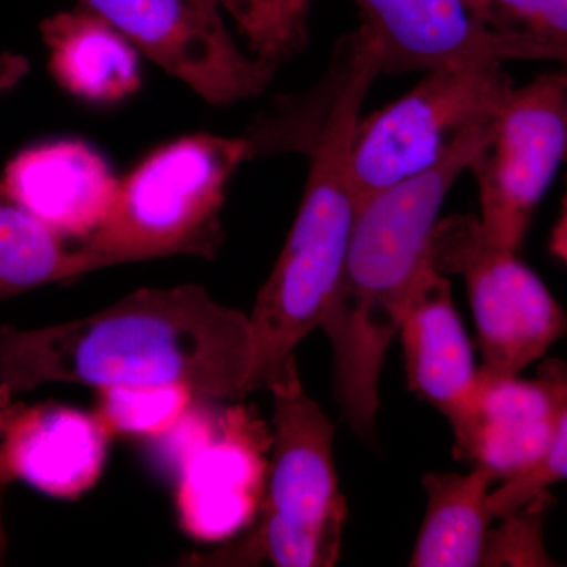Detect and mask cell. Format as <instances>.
Segmentation results:
<instances>
[{"mask_svg":"<svg viewBox=\"0 0 567 567\" xmlns=\"http://www.w3.org/2000/svg\"><path fill=\"white\" fill-rule=\"evenodd\" d=\"M237 24L249 52L275 71L309 47L315 0H218Z\"/></svg>","mask_w":567,"mask_h":567,"instance_id":"19","label":"cell"},{"mask_svg":"<svg viewBox=\"0 0 567 567\" xmlns=\"http://www.w3.org/2000/svg\"><path fill=\"white\" fill-rule=\"evenodd\" d=\"M431 260L443 275L464 279L483 358L481 371L520 375L566 338V309L518 252L488 240L477 216L440 219Z\"/></svg>","mask_w":567,"mask_h":567,"instance_id":"7","label":"cell"},{"mask_svg":"<svg viewBox=\"0 0 567 567\" xmlns=\"http://www.w3.org/2000/svg\"><path fill=\"white\" fill-rule=\"evenodd\" d=\"M274 398L271 458L251 532L192 565L330 567L341 557L347 502L336 473L334 425L308 394L295 354L265 385Z\"/></svg>","mask_w":567,"mask_h":567,"instance_id":"4","label":"cell"},{"mask_svg":"<svg viewBox=\"0 0 567 567\" xmlns=\"http://www.w3.org/2000/svg\"><path fill=\"white\" fill-rule=\"evenodd\" d=\"M249 317L197 284L126 295L84 319L21 330L0 327V386L10 395L41 385H178L196 398L251 393Z\"/></svg>","mask_w":567,"mask_h":567,"instance_id":"2","label":"cell"},{"mask_svg":"<svg viewBox=\"0 0 567 567\" xmlns=\"http://www.w3.org/2000/svg\"><path fill=\"white\" fill-rule=\"evenodd\" d=\"M470 11L502 35L535 43L567 65V0H464Z\"/></svg>","mask_w":567,"mask_h":567,"instance_id":"21","label":"cell"},{"mask_svg":"<svg viewBox=\"0 0 567 567\" xmlns=\"http://www.w3.org/2000/svg\"><path fill=\"white\" fill-rule=\"evenodd\" d=\"M361 24L382 48L383 73L427 71L458 59L548 61L555 55L529 41L494 32L464 0H353Z\"/></svg>","mask_w":567,"mask_h":567,"instance_id":"12","label":"cell"},{"mask_svg":"<svg viewBox=\"0 0 567 567\" xmlns=\"http://www.w3.org/2000/svg\"><path fill=\"white\" fill-rule=\"evenodd\" d=\"M11 395L0 386V436H2L3 424H6L7 412L10 409Z\"/></svg>","mask_w":567,"mask_h":567,"instance_id":"26","label":"cell"},{"mask_svg":"<svg viewBox=\"0 0 567 567\" xmlns=\"http://www.w3.org/2000/svg\"><path fill=\"white\" fill-rule=\"evenodd\" d=\"M382 73L379 41L357 28L338 40L327 73L311 91L276 96L245 130L252 159L290 152L309 162L292 229L248 316L251 393L265 388L295 347L320 328L341 284L358 210L352 136Z\"/></svg>","mask_w":567,"mask_h":567,"instance_id":"1","label":"cell"},{"mask_svg":"<svg viewBox=\"0 0 567 567\" xmlns=\"http://www.w3.org/2000/svg\"><path fill=\"white\" fill-rule=\"evenodd\" d=\"M270 435L248 409L234 406L215 434L189 451L175 492L186 535L221 540L251 527L267 487Z\"/></svg>","mask_w":567,"mask_h":567,"instance_id":"10","label":"cell"},{"mask_svg":"<svg viewBox=\"0 0 567 567\" xmlns=\"http://www.w3.org/2000/svg\"><path fill=\"white\" fill-rule=\"evenodd\" d=\"M87 274L82 241L40 221L0 182V301Z\"/></svg>","mask_w":567,"mask_h":567,"instance_id":"18","label":"cell"},{"mask_svg":"<svg viewBox=\"0 0 567 567\" xmlns=\"http://www.w3.org/2000/svg\"><path fill=\"white\" fill-rule=\"evenodd\" d=\"M398 338L410 390L439 410L457 435L475 406L480 368L450 279L432 262L417 278Z\"/></svg>","mask_w":567,"mask_h":567,"instance_id":"13","label":"cell"},{"mask_svg":"<svg viewBox=\"0 0 567 567\" xmlns=\"http://www.w3.org/2000/svg\"><path fill=\"white\" fill-rule=\"evenodd\" d=\"M144 58L215 106L256 99L276 71L238 48L218 0H80Z\"/></svg>","mask_w":567,"mask_h":567,"instance_id":"9","label":"cell"},{"mask_svg":"<svg viewBox=\"0 0 567 567\" xmlns=\"http://www.w3.org/2000/svg\"><path fill=\"white\" fill-rule=\"evenodd\" d=\"M563 481H567V410L543 461L524 475L503 481L498 487H494L491 494L492 513L496 518L505 516Z\"/></svg>","mask_w":567,"mask_h":567,"instance_id":"23","label":"cell"},{"mask_svg":"<svg viewBox=\"0 0 567 567\" xmlns=\"http://www.w3.org/2000/svg\"><path fill=\"white\" fill-rule=\"evenodd\" d=\"M48 66L63 91L96 104L130 99L141 89V54L110 21L84 6L40 24Z\"/></svg>","mask_w":567,"mask_h":567,"instance_id":"16","label":"cell"},{"mask_svg":"<svg viewBox=\"0 0 567 567\" xmlns=\"http://www.w3.org/2000/svg\"><path fill=\"white\" fill-rule=\"evenodd\" d=\"M496 477L483 465L468 473H427L423 487L427 507L410 566H483L495 514L491 494Z\"/></svg>","mask_w":567,"mask_h":567,"instance_id":"17","label":"cell"},{"mask_svg":"<svg viewBox=\"0 0 567 567\" xmlns=\"http://www.w3.org/2000/svg\"><path fill=\"white\" fill-rule=\"evenodd\" d=\"M567 163V65L514 87L492 136L468 171L480 196L483 233L518 252L559 166Z\"/></svg>","mask_w":567,"mask_h":567,"instance_id":"8","label":"cell"},{"mask_svg":"<svg viewBox=\"0 0 567 567\" xmlns=\"http://www.w3.org/2000/svg\"><path fill=\"white\" fill-rule=\"evenodd\" d=\"M548 251L567 267V175L558 219L551 229L550 240H548Z\"/></svg>","mask_w":567,"mask_h":567,"instance_id":"24","label":"cell"},{"mask_svg":"<svg viewBox=\"0 0 567 567\" xmlns=\"http://www.w3.org/2000/svg\"><path fill=\"white\" fill-rule=\"evenodd\" d=\"M111 435L96 413L61 404L10 405L0 457L13 480L51 498L76 499L99 483Z\"/></svg>","mask_w":567,"mask_h":567,"instance_id":"14","label":"cell"},{"mask_svg":"<svg viewBox=\"0 0 567 567\" xmlns=\"http://www.w3.org/2000/svg\"><path fill=\"white\" fill-rule=\"evenodd\" d=\"M0 182L40 221L80 241L102 226L121 183L102 153L80 140L24 148L7 163Z\"/></svg>","mask_w":567,"mask_h":567,"instance_id":"15","label":"cell"},{"mask_svg":"<svg viewBox=\"0 0 567 567\" xmlns=\"http://www.w3.org/2000/svg\"><path fill=\"white\" fill-rule=\"evenodd\" d=\"M494 59H458L425 71L401 99L360 117L352 136L358 204L439 163L464 134L491 125L513 92Z\"/></svg>","mask_w":567,"mask_h":567,"instance_id":"6","label":"cell"},{"mask_svg":"<svg viewBox=\"0 0 567 567\" xmlns=\"http://www.w3.org/2000/svg\"><path fill=\"white\" fill-rule=\"evenodd\" d=\"M249 159L244 136L194 133L159 145L118 183L106 219L82 241L89 274L163 257L215 259L227 186Z\"/></svg>","mask_w":567,"mask_h":567,"instance_id":"5","label":"cell"},{"mask_svg":"<svg viewBox=\"0 0 567 567\" xmlns=\"http://www.w3.org/2000/svg\"><path fill=\"white\" fill-rule=\"evenodd\" d=\"M567 410V363L547 358L535 379L480 369L475 406L454 435V451L486 466L498 483L535 468L554 442Z\"/></svg>","mask_w":567,"mask_h":567,"instance_id":"11","label":"cell"},{"mask_svg":"<svg viewBox=\"0 0 567 567\" xmlns=\"http://www.w3.org/2000/svg\"><path fill=\"white\" fill-rule=\"evenodd\" d=\"M492 125L464 134L434 166L358 204L344 275L320 328L333 347L336 399L354 434L375 439L380 377L406 303L432 262L451 188L486 147Z\"/></svg>","mask_w":567,"mask_h":567,"instance_id":"3","label":"cell"},{"mask_svg":"<svg viewBox=\"0 0 567 567\" xmlns=\"http://www.w3.org/2000/svg\"><path fill=\"white\" fill-rule=\"evenodd\" d=\"M550 488L540 492L505 516L488 532L483 566H557L546 547V520L554 507Z\"/></svg>","mask_w":567,"mask_h":567,"instance_id":"22","label":"cell"},{"mask_svg":"<svg viewBox=\"0 0 567 567\" xmlns=\"http://www.w3.org/2000/svg\"><path fill=\"white\" fill-rule=\"evenodd\" d=\"M13 476L10 475L9 470H7L6 464H3L2 457H0V563H2L3 551H6L7 547L6 529H3L2 524V495L7 486L13 483Z\"/></svg>","mask_w":567,"mask_h":567,"instance_id":"25","label":"cell"},{"mask_svg":"<svg viewBox=\"0 0 567 567\" xmlns=\"http://www.w3.org/2000/svg\"><path fill=\"white\" fill-rule=\"evenodd\" d=\"M96 415L111 434L163 435L181 423L196 395L178 385L100 388Z\"/></svg>","mask_w":567,"mask_h":567,"instance_id":"20","label":"cell"}]
</instances>
